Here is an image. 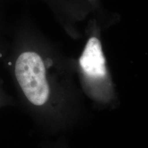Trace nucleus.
<instances>
[{"mask_svg":"<svg viewBox=\"0 0 148 148\" xmlns=\"http://www.w3.org/2000/svg\"><path fill=\"white\" fill-rule=\"evenodd\" d=\"M85 73L90 76L100 77L106 74L105 58L101 42L96 37H91L88 40L82 56L79 60Z\"/></svg>","mask_w":148,"mask_h":148,"instance_id":"f257e3e1","label":"nucleus"},{"mask_svg":"<svg viewBox=\"0 0 148 148\" xmlns=\"http://www.w3.org/2000/svg\"><path fill=\"white\" fill-rule=\"evenodd\" d=\"M14 103L12 96L5 89L2 79H0V109L12 106Z\"/></svg>","mask_w":148,"mask_h":148,"instance_id":"f03ea898","label":"nucleus"},{"mask_svg":"<svg viewBox=\"0 0 148 148\" xmlns=\"http://www.w3.org/2000/svg\"><path fill=\"white\" fill-rule=\"evenodd\" d=\"M8 44L5 42V40L3 37V29L2 23L0 21V63L3 62V59L6 53L7 48Z\"/></svg>","mask_w":148,"mask_h":148,"instance_id":"7ed1b4c3","label":"nucleus"}]
</instances>
